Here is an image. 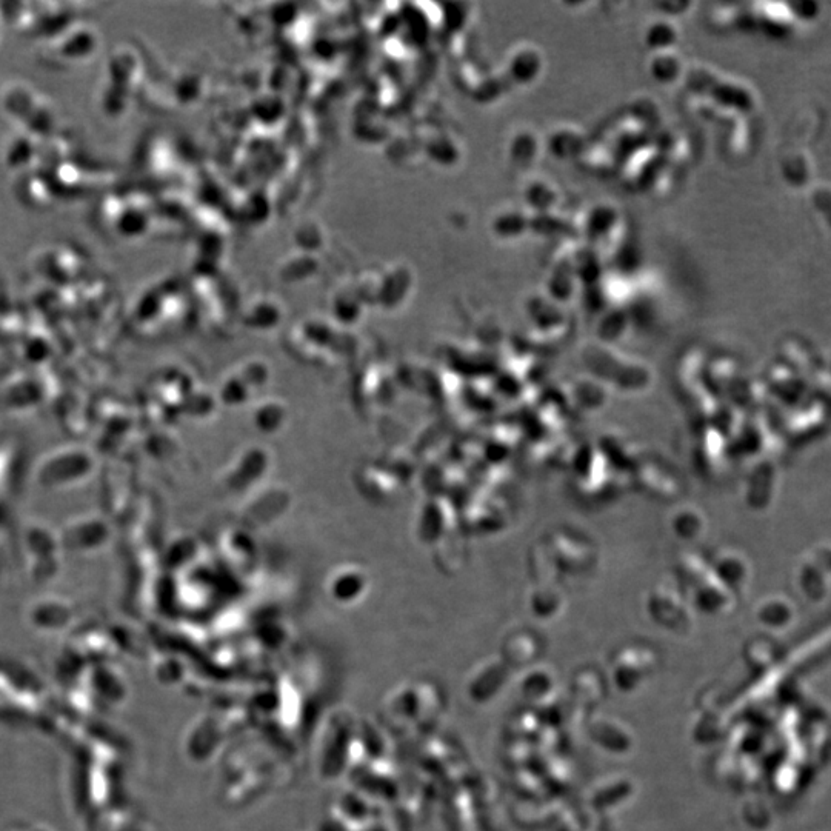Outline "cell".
Here are the masks:
<instances>
[{
	"label": "cell",
	"instance_id": "6da1fadb",
	"mask_svg": "<svg viewBox=\"0 0 831 831\" xmlns=\"http://www.w3.org/2000/svg\"><path fill=\"white\" fill-rule=\"evenodd\" d=\"M0 107L17 133L45 137L62 130L61 114L47 94L27 82L14 81L4 85Z\"/></svg>",
	"mask_w": 831,
	"mask_h": 831
},
{
	"label": "cell",
	"instance_id": "7a4b0ae2",
	"mask_svg": "<svg viewBox=\"0 0 831 831\" xmlns=\"http://www.w3.org/2000/svg\"><path fill=\"white\" fill-rule=\"evenodd\" d=\"M101 36L96 25L79 17L67 27L44 39L37 50L39 64L50 70L67 71L88 64L97 56Z\"/></svg>",
	"mask_w": 831,
	"mask_h": 831
},
{
	"label": "cell",
	"instance_id": "3957f363",
	"mask_svg": "<svg viewBox=\"0 0 831 831\" xmlns=\"http://www.w3.org/2000/svg\"><path fill=\"white\" fill-rule=\"evenodd\" d=\"M14 191L22 205L33 208V210H48L59 204V197L51 185L45 171L41 167H33L30 170L17 173Z\"/></svg>",
	"mask_w": 831,
	"mask_h": 831
},
{
	"label": "cell",
	"instance_id": "277c9868",
	"mask_svg": "<svg viewBox=\"0 0 831 831\" xmlns=\"http://www.w3.org/2000/svg\"><path fill=\"white\" fill-rule=\"evenodd\" d=\"M782 170H784V176L787 177L790 184H808L811 173H813V161L804 151H796V153L788 154Z\"/></svg>",
	"mask_w": 831,
	"mask_h": 831
},
{
	"label": "cell",
	"instance_id": "5b68a950",
	"mask_svg": "<svg viewBox=\"0 0 831 831\" xmlns=\"http://www.w3.org/2000/svg\"><path fill=\"white\" fill-rule=\"evenodd\" d=\"M671 528L678 538L690 541L699 533V519L693 508L681 507L671 516Z\"/></svg>",
	"mask_w": 831,
	"mask_h": 831
},
{
	"label": "cell",
	"instance_id": "8992f818",
	"mask_svg": "<svg viewBox=\"0 0 831 831\" xmlns=\"http://www.w3.org/2000/svg\"><path fill=\"white\" fill-rule=\"evenodd\" d=\"M811 202L831 228V185H818L811 193Z\"/></svg>",
	"mask_w": 831,
	"mask_h": 831
},
{
	"label": "cell",
	"instance_id": "52a82bcc",
	"mask_svg": "<svg viewBox=\"0 0 831 831\" xmlns=\"http://www.w3.org/2000/svg\"><path fill=\"white\" fill-rule=\"evenodd\" d=\"M4 17H2V11H0V30H2V25H4Z\"/></svg>",
	"mask_w": 831,
	"mask_h": 831
}]
</instances>
